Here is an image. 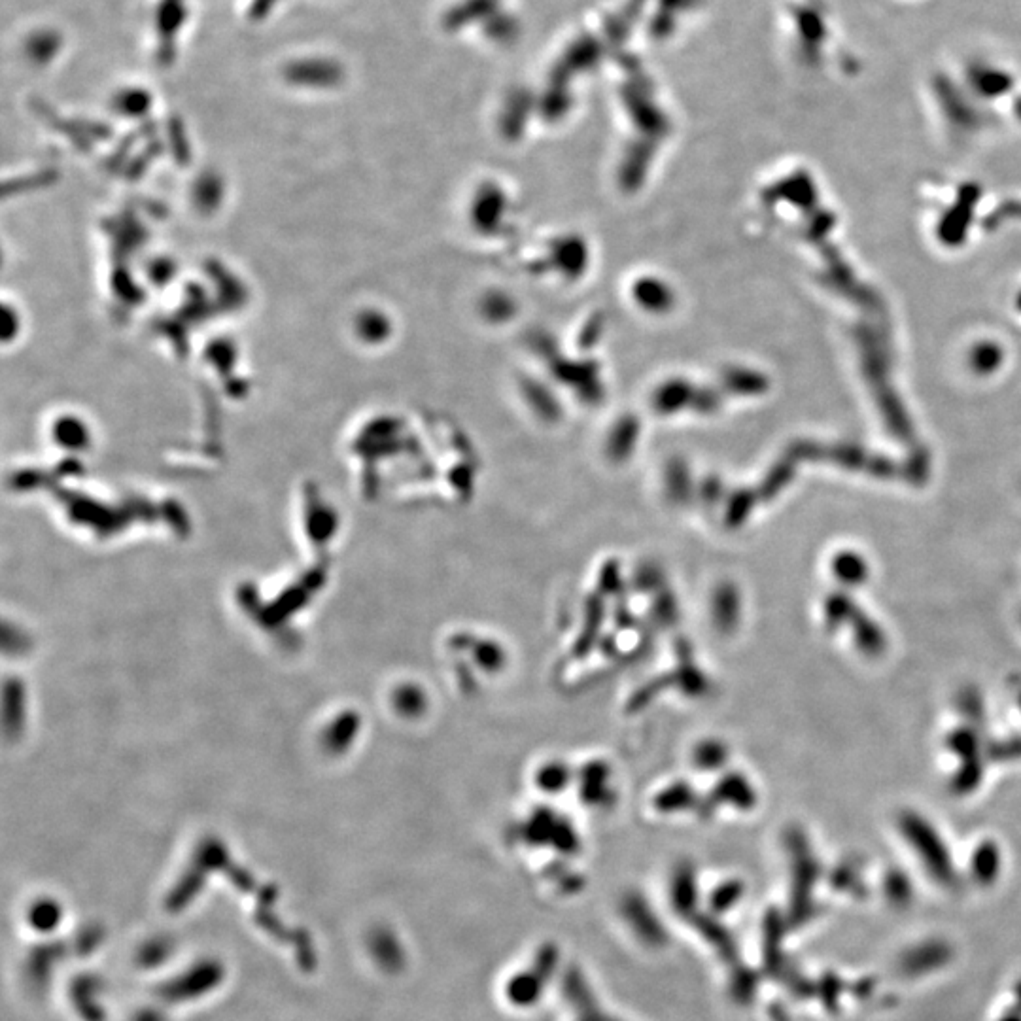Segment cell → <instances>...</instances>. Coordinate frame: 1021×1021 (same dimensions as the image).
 Here are the masks:
<instances>
[{"label":"cell","mask_w":1021,"mask_h":1021,"mask_svg":"<svg viewBox=\"0 0 1021 1021\" xmlns=\"http://www.w3.org/2000/svg\"><path fill=\"white\" fill-rule=\"evenodd\" d=\"M286 76L292 82L305 86H331L339 82L343 70L329 59H301L286 69Z\"/></svg>","instance_id":"obj_1"},{"label":"cell","mask_w":1021,"mask_h":1021,"mask_svg":"<svg viewBox=\"0 0 1021 1021\" xmlns=\"http://www.w3.org/2000/svg\"><path fill=\"white\" fill-rule=\"evenodd\" d=\"M186 16V8H184V0H161L159 8H157L156 23L157 33L161 36V52L163 55H171L173 53V40L182 21Z\"/></svg>","instance_id":"obj_2"},{"label":"cell","mask_w":1021,"mask_h":1021,"mask_svg":"<svg viewBox=\"0 0 1021 1021\" xmlns=\"http://www.w3.org/2000/svg\"><path fill=\"white\" fill-rule=\"evenodd\" d=\"M61 46V38L59 35H55L53 31H38L35 35L29 38L27 42V53L35 59V61H50L53 55L57 53Z\"/></svg>","instance_id":"obj_3"},{"label":"cell","mask_w":1021,"mask_h":1021,"mask_svg":"<svg viewBox=\"0 0 1021 1021\" xmlns=\"http://www.w3.org/2000/svg\"><path fill=\"white\" fill-rule=\"evenodd\" d=\"M948 955V950L944 946H923L916 952L912 953L906 961V969L914 970V972H921V970L935 969L938 967Z\"/></svg>","instance_id":"obj_4"},{"label":"cell","mask_w":1021,"mask_h":1021,"mask_svg":"<svg viewBox=\"0 0 1021 1021\" xmlns=\"http://www.w3.org/2000/svg\"><path fill=\"white\" fill-rule=\"evenodd\" d=\"M277 4V0H252L250 4V18L263 19Z\"/></svg>","instance_id":"obj_5"},{"label":"cell","mask_w":1021,"mask_h":1021,"mask_svg":"<svg viewBox=\"0 0 1021 1021\" xmlns=\"http://www.w3.org/2000/svg\"><path fill=\"white\" fill-rule=\"evenodd\" d=\"M1003 1021H1021L1018 1016H1006Z\"/></svg>","instance_id":"obj_6"}]
</instances>
